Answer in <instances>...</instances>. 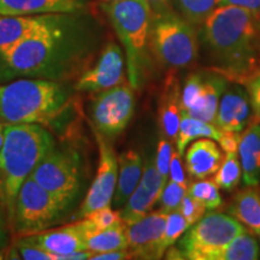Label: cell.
<instances>
[{
    "label": "cell",
    "mask_w": 260,
    "mask_h": 260,
    "mask_svg": "<svg viewBox=\"0 0 260 260\" xmlns=\"http://www.w3.org/2000/svg\"><path fill=\"white\" fill-rule=\"evenodd\" d=\"M63 18L48 15L46 21L28 37L0 54L3 79L29 77L61 81L73 76L81 61L64 50Z\"/></svg>",
    "instance_id": "6da1fadb"
},
{
    "label": "cell",
    "mask_w": 260,
    "mask_h": 260,
    "mask_svg": "<svg viewBox=\"0 0 260 260\" xmlns=\"http://www.w3.org/2000/svg\"><path fill=\"white\" fill-rule=\"evenodd\" d=\"M70 98L59 81L21 77L0 86V121L51 125L67 111Z\"/></svg>",
    "instance_id": "7a4b0ae2"
},
{
    "label": "cell",
    "mask_w": 260,
    "mask_h": 260,
    "mask_svg": "<svg viewBox=\"0 0 260 260\" xmlns=\"http://www.w3.org/2000/svg\"><path fill=\"white\" fill-rule=\"evenodd\" d=\"M54 140L46 126L35 123H6L0 149V174L4 180L9 222L23 182L52 148Z\"/></svg>",
    "instance_id": "3957f363"
},
{
    "label": "cell",
    "mask_w": 260,
    "mask_h": 260,
    "mask_svg": "<svg viewBox=\"0 0 260 260\" xmlns=\"http://www.w3.org/2000/svg\"><path fill=\"white\" fill-rule=\"evenodd\" d=\"M205 39L213 54L228 69L246 70L253 60L259 38V21L251 12L236 6H217L204 23Z\"/></svg>",
    "instance_id": "277c9868"
},
{
    "label": "cell",
    "mask_w": 260,
    "mask_h": 260,
    "mask_svg": "<svg viewBox=\"0 0 260 260\" xmlns=\"http://www.w3.org/2000/svg\"><path fill=\"white\" fill-rule=\"evenodd\" d=\"M102 5L125 50L128 82L139 89L147 75L152 11L146 0H121Z\"/></svg>",
    "instance_id": "5b68a950"
},
{
    "label": "cell",
    "mask_w": 260,
    "mask_h": 260,
    "mask_svg": "<svg viewBox=\"0 0 260 260\" xmlns=\"http://www.w3.org/2000/svg\"><path fill=\"white\" fill-rule=\"evenodd\" d=\"M149 50L165 67L186 68L193 64L199 54L194 25L172 10L152 16Z\"/></svg>",
    "instance_id": "8992f818"
},
{
    "label": "cell",
    "mask_w": 260,
    "mask_h": 260,
    "mask_svg": "<svg viewBox=\"0 0 260 260\" xmlns=\"http://www.w3.org/2000/svg\"><path fill=\"white\" fill-rule=\"evenodd\" d=\"M68 209L29 176L16 197L10 224L19 236L34 235L56 225Z\"/></svg>",
    "instance_id": "52a82bcc"
},
{
    "label": "cell",
    "mask_w": 260,
    "mask_h": 260,
    "mask_svg": "<svg viewBox=\"0 0 260 260\" xmlns=\"http://www.w3.org/2000/svg\"><path fill=\"white\" fill-rule=\"evenodd\" d=\"M246 232V228L233 216L210 213L183 234L177 248L183 259L212 260L216 253Z\"/></svg>",
    "instance_id": "ba28073f"
},
{
    "label": "cell",
    "mask_w": 260,
    "mask_h": 260,
    "mask_svg": "<svg viewBox=\"0 0 260 260\" xmlns=\"http://www.w3.org/2000/svg\"><path fill=\"white\" fill-rule=\"evenodd\" d=\"M30 177L70 207L81 189L79 154L73 149L53 147L37 165Z\"/></svg>",
    "instance_id": "9c48e42d"
},
{
    "label": "cell",
    "mask_w": 260,
    "mask_h": 260,
    "mask_svg": "<svg viewBox=\"0 0 260 260\" xmlns=\"http://www.w3.org/2000/svg\"><path fill=\"white\" fill-rule=\"evenodd\" d=\"M134 111V88L130 83L124 82L98 92L90 106L94 129L107 139H113L122 134L128 126Z\"/></svg>",
    "instance_id": "30bf717a"
},
{
    "label": "cell",
    "mask_w": 260,
    "mask_h": 260,
    "mask_svg": "<svg viewBox=\"0 0 260 260\" xmlns=\"http://www.w3.org/2000/svg\"><path fill=\"white\" fill-rule=\"evenodd\" d=\"M94 135L99 148V164L95 178L77 213L80 218L103 207L111 206L118 176V158L116 157L111 142L96 129H94Z\"/></svg>",
    "instance_id": "8fae6325"
},
{
    "label": "cell",
    "mask_w": 260,
    "mask_h": 260,
    "mask_svg": "<svg viewBox=\"0 0 260 260\" xmlns=\"http://www.w3.org/2000/svg\"><path fill=\"white\" fill-rule=\"evenodd\" d=\"M124 57L115 42H110L98 58L96 63L84 70L77 80L75 88L80 92L98 93L124 82Z\"/></svg>",
    "instance_id": "7c38bea8"
},
{
    "label": "cell",
    "mask_w": 260,
    "mask_h": 260,
    "mask_svg": "<svg viewBox=\"0 0 260 260\" xmlns=\"http://www.w3.org/2000/svg\"><path fill=\"white\" fill-rule=\"evenodd\" d=\"M168 213L159 209L126 225L128 251L135 259H161L160 243Z\"/></svg>",
    "instance_id": "4fadbf2b"
},
{
    "label": "cell",
    "mask_w": 260,
    "mask_h": 260,
    "mask_svg": "<svg viewBox=\"0 0 260 260\" xmlns=\"http://www.w3.org/2000/svg\"><path fill=\"white\" fill-rule=\"evenodd\" d=\"M167 182V178L161 176L155 167L154 158H148L138 187L119 210L123 222L128 225L151 212L152 207L159 201Z\"/></svg>",
    "instance_id": "5bb4252c"
},
{
    "label": "cell",
    "mask_w": 260,
    "mask_h": 260,
    "mask_svg": "<svg viewBox=\"0 0 260 260\" xmlns=\"http://www.w3.org/2000/svg\"><path fill=\"white\" fill-rule=\"evenodd\" d=\"M251 109L247 89L236 84L226 87L220 96L214 124L220 130L242 133L251 123Z\"/></svg>",
    "instance_id": "9a60e30c"
},
{
    "label": "cell",
    "mask_w": 260,
    "mask_h": 260,
    "mask_svg": "<svg viewBox=\"0 0 260 260\" xmlns=\"http://www.w3.org/2000/svg\"><path fill=\"white\" fill-rule=\"evenodd\" d=\"M28 237L45 251L56 255V260H64L65 255L87 249L84 236L77 223L57 229L44 230L34 235H28Z\"/></svg>",
    "instance_id": "2e32d148"
},
{
    "label": "cell",
    "mask_w": 260,
    "mask_h": 260,
    "mask_svg": "<svg viewBox=\"0 0 260 260\" xmlns=\"http://www.w3.org/2000/svg\"><path fill=\"white\" fill-rule=\"evenodd\" d=\"M222 149L212 139H198L186 149V168L195 180H204L216 174L222 165Z\"/></svg>",
    "instance_id": "e0dca14e"
},
{
    "label": "cell",
    "mask_w": 260,
    "mask_h": 260,
    "mask_svg": "<svg viewBox=\"0 0 260 260\" xmlns=\"http://www.w3.org/2000/svg\"><path fill=\"white\" fill-rule=\"evenodd\" d=\"M181 86L175 74H170L159 98V125L164 138L176 141L181 121Z\"/></svg>",
    "instance_id": "ac0fdd59"
},
{
    "label": "cell",
    "mask_w": 260,
    "mask_h": 260,
    "mask_svg": "<svg viewBox=\"0 0 260 260\" xmlns=\"http://www.w3.org/2000/svg\"><path fill=\"white\" fill-rule=\"evenodd\" d=\"M144 171L142 158L136 151L129 149L118 157V176L112 203L117 209H121L126 203L135 188L138 187Z\"/></svg>",
    "instance_id": "d6986e66"
},
{
    "label": "cell",
    "mask_w": 260,
    "mask_h": 260,
    "mask_svg": "<svg viewBox=\"0 0 260 260\" xmlns=\"http://www.w3.org/2000/svg\"><path fill=\"white\" fill-rule=\"evenodd\" d=\"M80 8V0H0V15L69 14Z\"/></svg>",
    "instance_id": "ffe728a7"
},
{
    "label": "cell",
    "mask_w": 260,
    "mask_h": 260,
    "mask_svg": "<svg viewBox=\"0 0 260 260\" xmlns=\"http://www.w3.org/2000/svg\"><path fill=\"white\" fill-rule=\"evenodd\" d=\"M237 154L241 158L243 183L246 186H258L260 181V123L249 124L243 130Z\"/></svg>",
    "instance_id": "44dd1931"
},
{
    "label": "cell",
    "mask_w": 260,
    "mask_h": 260,
    "mask_svg": "<svg viewBox=\"0 0 260 260\" xmlns=\"http://www.w3.org/2000/svg\"><path fill=\"white\" fill-rule=\"evenodd\" d=\"M228 211L252 235L260 236V189L256 186L237 191Z\"/></svg>",
    "instance_id": "7402d4cb"
},
{
    "label": "cell",
    "mask_w": 260,
    "mask_h": 260,
    "mask_svg": "<svg viewBox=\"0 0 260 260\" xmlns=\"http://www.w3.org/2000/svg\"><path fill=\"white\" fill-rule=\"evenodd\" d=\"M226 79L219 75H212L204 80L203 89L194 105L182 115H188L200 121L213 123L216 121L219 100L226 89Z\"/></svg>",
    "instance_id": "603a6c76"
},
{
    "label": "cell",
    "mask_w": 260,
    "mask_h": 260,
    "mask_svg": "<svg viewBox=\"0 0 260 260\" xmlns=\"http://www.w3.org/2000/svg\"><path fill=\"white\" fill-rule=\"evenodd\" d=\"M48 15H0V54L28 37L46 21Z\"/></svg>",
    "instance_id": "cb8c5ba5"
},
{
    "label": "cell",
    "mask_w": 260,
    "mask_h": 260,
    "mask_svg": "<svg viewBox=\"0 0 260 260\" xmlns=\"http://www.w3.org/2000/svg\"><path fill=\"white\" fill-rule=\"evenodd\" d=\"M220 129L213 123H207L188 115H181L178 134L176 138V148L178 153L183 155L184 152L193 140L212 139L218 141Z\"/></svg>",
    "instance_id": "d4e9b609"
},
{
    "label": "cell",
    "mask_w": 260,
    "mask_h": 260,
    "mask_svg": "<svg viewBox=\"0 0 260 260\" xmlns=\"http://www.w3.org/2000/svg\"><path fill=\"white\" fill-rule=\"evenodd\" d=\"M86 248L94 253L128 248L126 224L124 222L92 234L86 239Z\"/></svg>",
    "instance_id": "484cf974"
},
{
    "label": "cell",
    "mask_w": 260,
    "mask_h": 260,
    "mask_svg": "<svg viewBox=\"0 0 260 260\" xmlns=\"http://www.w3.org/2000/svg\"><path fill=\"white\" fill-rule=\"evenodd\" d=\"M259 259V245L254 237L242 233L237 235L212 260H256Z\"/></svg>",
    "instance_id": "4316f807"
},
{
    "label": "cell",
    "mask_w": 260,
    "mask_h": 260,
    "mask_svg": "<svg viewBox=\"0 0 260 260\" xmlns=\"http://www.w3.org/2000/svg\"><path fill=\"white\" fill-rule=\"evenodd\" d=\"M180 15L194 27L204 25L217 8V0H172Z\"/></svg>",
    "instance_id": "83f0119b"
},
{
    "label": "cell",
    "mask_w": 260,
    "mask_h": 260,
    "mask_svg": "<svg viewBox=\"0 0 260 260\" xmlns=\"http://www.w3.org/2000/svg\"><path fill=\"white\" fill-rule=\"evenodd\" d=\"M241 178L242 168L237 152L225 153L222 165L214 175V182L217 183V186L222 188L223 190L233 191L239 186Z\"/></svg>",
    "instance_id": "f1b7e54d"
},
{
    "label": "cell",
    "mask_w": 260,
    "mask_h": 260,
    "mask_svg": "<svg viewBox=\"0 0 260 260\" xmlns=\"http://www.w3.org/2000/svg\"><path fill=\"white\" fill-rule=\"evenodd\" d=\"M187 194L199 200L206 207V210L213 211L223 206L222 195L219 193V187L214 180H199L188 183Z\"/></svg>",
    "instance_id": "f546056e"
},
{
    "label": "cell",
    "mask_w": 260,
    "mask_h": 260,
    "mask_svg": "<svg viewBox=\"0 0 260 260\" xmlns=\"http://www.w3.org/2000/svg\"><path fill=\"white\" fill-rule=\"evenodd\" d=\"M189 228V224H188L186 218L183 217V214L180 212L178 209L168 213L167 223H165V229L164 233H162V239L160 243V249L162 254H165L169 247H171L177 240H180Z\"/></svg>",
    "instance_id": "4dcf8cb0"
},
{
    "label": "cell",
    "mask_w": 260,
    "mask_h": 260,
    "mask_svg": "<svg viewBox=\"0 0 260 260\" xmlns=\"http://www.w3.org/2000/svg\"><path fill=\"white\" fill-rule=\"evenodd\" d=\"M11 254H15V259L24 260H56V255L45 251L37 243L32 242L28 236H23L16 243Z\"/></svg>",
    "instance_id": "1f68e13d"
},
{
    "label": "cell",
    "mask_w": 260,
    "mask_h": 260,
    "mask_svg": "<svg viewBox=\"0 0 260 260\" xmlns=\"http://www.w3.org/2000/svg\"><path fill=\"white\" fill-rule=\"evenodd\" d=\"M187 188L174 181H168L164 189L161 191L159 203H160V210L164 212L170 213L171 211L177 210L184 195L187 194Z\"/></svg>",
    "instance_id": "d6a6232c"
},
{
    "label": "cell",
    "mask_w": 260,
    "mask_h": 260,
    "mask_svg": "<svg viewBox=\"0 0 260 260\" xmlns=\"http://www.w3.org/2000/svg\"><path fill=\"white\" fill-rule=\"evenodd\" d=\"M83 218L88 220L93 234L123 222L119 211L112 210L111 206L103 207V209L94 211V212L89 213L88 216L83 217Z\"/></svg>",
    "instance_id": "836d02e7"
},
{
    "label": "cell",
    "mask_w": 260,
    "mask_h": 260,
    "mask_svg": "<svg viewBox=\"0 0 260 260\" xmlns=\"http://www.w3.org/2000/svg\"><path fill=\"white\" fill-rule=\"evenodd\" d=\"M204 80L203 75L200 74H190L187 77L181 93V115L187 112L197 102L198 96L203 89Z\"/></svg>",
    "instance_id": "e575fe53"
},
{
    "label": "cell",
    "mask_w": 260,
    "mask_h": 260,
    "mask_svg": "<svg viewBox=\"0 0 260 260\" xmlns=\"http://www.w3.org/2000/svg\"><path fill=\"white\" fill-rule=\"evenodd\" d=\"M178 210H180V212L183 214V217L186 218L188 224H189V226L194 225L197 222H199V220L204 217L205 212H206V207H205L199 200L190 197L189 194L184 195Z\"/></svg>",
    "instance_id": "d590c367"
},
{
    "label": "cell",
    "mask_w": 260,
    "mask_h": 260,
    "mask_svg": "<svg viewBox=\"0 0 260 260\" xmlns=\"http://www.w3.org/2000/svg\"><path fill=\"white\" fill-rule=\"evenodd\" d=\"M245 84L253 111L249 124H255V123H260V71L247 77L245 80Z\"/></svg>",
    "instance_id": "8d00e7d4"
},
{
    "label": "cell",
    "mask_w": 260,
    "mask_h": 260,
    "mask_svg": "<svg viewBox=\"0 0 260 260\" xmlns=\"http://www.w3.org/2000/svg\"><path fill=\"white\" fill-rule=\"evenodd\" d=\"M172 153H174V148H172V144L170 140L167 138L160 139L158 142L157 153H155L154 161L155 167H157L158 171L164 178H169V170H170V161Z\"/></svg>",
    "instance_id": "74e56055"
},
{
    "label": "cell",
    "mask_w": 260,
    "mask_h": 260,
    "mask_svg": "<svg viewBox=\"0 0 260 260\" xmlns=\"http://www.w3.org/2000/svg\"><path fill=\"white\" fill-rule=\"evenodd\" d=\"M169 178L181 184V186L188 187V181L186 178V174H184L183 164H182V155L178 153V151H174V153H172L170 170H169Z\"/></svg>",
    "instance_id": "f35d334b"
},
{
    "label": "cell",
    "mask_w": 260,
    "mask_h": 260,
    "mask_svg": "<svg viewBox=\"0 0 260 260\" xmlns=\"http://www.w3.org/2000/svg\"><path fill=\"white\" fill-rule=\"evenodd\" d=\"M225 5L246 10L260 22V0H217V6Z\"/></svg>",
    "instance_id": "ab89813d"
},
{
    "label": "cell",
    "mask_w": 260,
    "mask_h": 260,
    "mask_svg": "<svg viewBox=\"0 0 260 260\" xmlns=\"http://www.w3.org/2000/svg\"><path fill=\"white\" fill-rule=\"evenodd\" d=\"M240 139H241V133L220 130L218 142L223 152H225V153H233V152H237V149H239Z\"/></svg>",
    "instance_id": "60d3db41"
},
{
    "label": "cell",
    "mask_w": 260,
    "mask_h": 260,
    "mask_svg": "<svg viewBox=\"0 0 260 260\" xmlns=\"http://www.w3.org/2000/svg\"><path fill=\"white\" fill-rule=\"evenodd\" d=\"M90 259L93 260H125V259H133L132 254L125 249H116V251L110 252H103V253H94Z\"/></svg>",
    "instance_id": "b9f144b4"
},
{
    "label": "cell",
    "mask_w": 260,
    "mask_h": 260,
    "mask_svg": "<svg viewBox=\"0 0 260 260\" xmlns=\"http://www.w3.org/2000/svg\"><path fill=\"white\" fill-rule=\"evenodd\" d=\"M151 8L152 16H158L165 12L170 11L171 9V0H146Z\"/></svg>",
    "instance_id": "7bdbcfd3"
},
{
    "label": "cell",
    "mask_w": 260,
    "mask_h": 260,
    "mask_svg": "<svg viewBox=\"0 0 260 260\" xmlns=\"http://www.w3.org/2000/svg\"><path fill=\"white\" fill-rule=\"evenodd\" d=\"M8 241V230H6L5 220L0 212V247H3Z\"/></svg>",
    "instance_id": "ee69618b"
},
{
    "label": "cell",
    "mask_w": 260,
    "mask_h": 260,
    "mask_svg": "<svg viewBox=\"0 0 260 260\" xmlns=\"http://www.w3.org/2000/svg\"><path fill=\"white\" fill-rule=\"evenodd\" d=\"M5 206L6 209V195H5V186L4 180H3L2 174H0V207Z\"/></svg>",
    "instance_id": "f6af8a7d"
},
{
    "label": "cell",
    "mask_w": 260,
    "mask_h": 260,
    "mask_svg": "<svg viewBox=\"0 0 260 260\" xmlns=\"http://www.w3.org/2000/svg\"><path fill=\"white\" fill-rule=\"evenodd\" d=\"M5 126L6 123H0V149L3 147V144H4V133H5Z\"/></svg>",
    "instance_id": "bcb514c9"
},
{
    "label": "cell",
    "mask_w": 260,
    "mask_h": 260,
    "mask_svg": "<svg viewBox=\"0 0 260 260\" xmlns=\"http://www.w3.org/2000/svg\"><path fill=\"white\" fill-rule=\"evenodd\" d=\"M100 4H105V3H111V2H121V0H99Z\"/></svg>",
    "instance_id": "7dc6e473"
},
{
    "label": "cell",
    "mask_w": 260,
    "mask_h": 260,
    "mask_svg": "<svg viewBox=\"0 0 260 260\" xmlns=\"http://www.w3.org/2000/svg\"><path fill=\"white\" fill-rule=\"evenodd\" d=\"M3 258H4V256H3V252L0 251V259H3Z\"/></svg>",
    "instance_id": "c3c4849f"
},
{
    "label": "cell",
    "mask_w": 260,
    "mask_h": 260,
    "mask_svg": "<svg viewBox=\"0 0 260 260\" xmlns=\"http://www.w3.org/2000/svg\"><path fill=\"white\" fill-rule=\"evenodd\" d=\"M259 37H260V22H259Z\"/></svg>",
    "instance_id": "681fc988"
}]
</instances>
